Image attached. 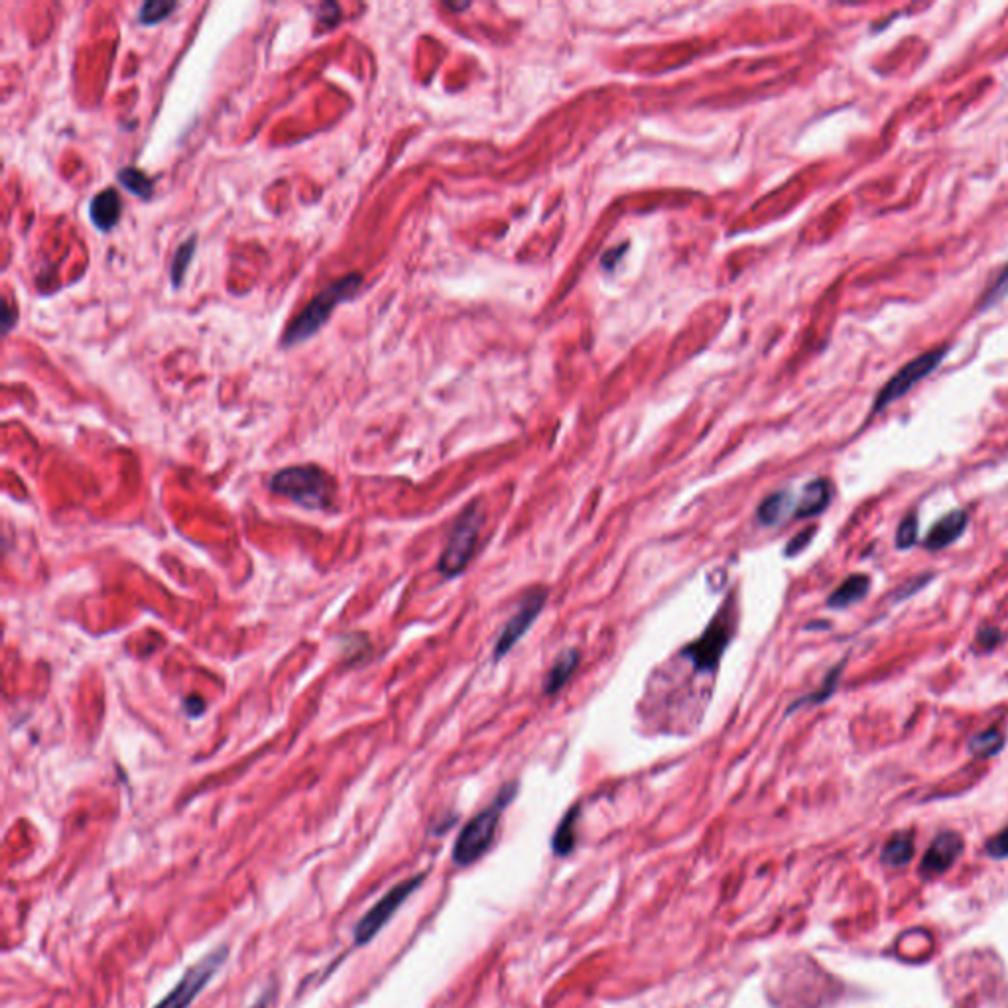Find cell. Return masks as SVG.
<instances>
[{"label": "cell", "mask_w": 1008, "mask_h": 1008, "mask_svg": "<svg viewBox=\"0 0 1008 1008\" xmlns=\"http://www.w3.org/2000/svg\"><path fill=\"white\" fill-rule=\"evenodd\" d=\"M516 792H518L516 782L503 786L499 796L495 798V802L489 808H485L483 812H479L461 829V833L455 841V847H453V863L455 865L469 867L489 851V847L495 841V833H497L504 808L514 800Z\"/></svg>", "instance_id": "1"}, {"label": "cell", "mask_w": 1008, "mask_h": 1008, "mask_svg": "<svg viewBox=\"0 0 1008 1008\" xmlns=\"http://www.w3.org/2000/svg\"><path fill=\"white\" fill-rule=\"evenodd\" d=\"M270 489L304 508L325 510L335 497L333 479L315 465H300L278 471L270 479Z\"/></svg>", "instance_id": "2"}, {"label": "cell", "mask_w": 1008, "mask_h": 1008, "mask_svg": "<svg viewBox=\"0 0 1008 1008\" xmlns=\"http://www.w3.org/2000/svg\"><path fill=\"white\" fill-rule=\"evenodd\" d=\"M361 286H363V276L355 272V274H349V276L337 280L329 288H325L317 298L312 300V304L306 306V310L290 323V327L286 329V333L282 337V345L292 347L296 343L310 339L323 323H327L331 312L341 302L355 296Z\"/></svg>", "instance_id": "3"}, {"label": "cell", "mask_w": 1008, "mask_h": 1008, "mask_svg": "<svg viewBox=\"0 0 1008 1008\" xmlns=\"http://www.w3.org/2000/svg\"><path fill=\"white\" fill-rule=\"evenodd\" d=\"M483 524H485V512L479 501H473L463 508V512L457 516L451 528L447 546L441 554L438 564L441 575L455 577L469 566V562L475 556Z\"/></svg>", "instance_id": "4"}, {"label": "cell", "mask_w": 1008, "mask_h": 1008, "mask_svg": "<svg viewBox=\"0 0 1008 1008\" xmlns=\"http://www.w3.org/2000/svg\"><path fill=\"white\" fill-rule=\"evenodd\" d=\"M229 957V947L219 945L201 957L193 967H189L180 979V983L154 1008H189L197 999V995L205 989V985L213 979V975L223 967Z\"/></svg>", "instance_id": "5"}, {"label": "cell", "mask_w": 1008, "mask_h": 1008, "mask_svg": "<svg viewBox=\"0 0 1008 1008\" xmlns=\"http://www.w3.org/2000/svg\"><path fill=\"white\" fill-rule=\"evenodd\" d=\"M945 355H947V347H938V349L926 351L920 357L906 363L894 377L882 386V390L875 400V406H873V414H879L892 402L906 396L924 378L930 377L942 365Z\"/></svg>", "instance_id": "6"}, {"label": "cell", "mask_w": 1008, "mask_h": 1008, "mask_svg": "<svg viewBox=\"0 0 1008 1008\" xmlns=\"http://www.w3.org/2000/svg\"><path fill=\"white\" fill-rule=\"evenodd\" d=\"M426 879V873L422 875H416L408 881H402L400 884H396L394 888H390L377 904L357 922L355 926V944L357 945H367L378 932L390 922V918L396 914V910L410 898L412 892H416L422 882Z\"/></svg>", "instance_id": "7"}, {"label": "cell", "mask_w": 1008, "mask_h": 1008, "mask_svg": "<svg viewBox=\"0 0 1008 1008\" xmlns=\"http://www.w3.org/2000/svg\"><path fill=\"white\" fill-rule=\"evenodd\" d=\"M733 625L725 619V613L713 617L707 629L701 632L697 640L684 648V658H688L699 672H715L725 650L731 644Z\"/></svg>", "instance_id": "8"}, {"label": "cell", "mask_w": 1008, "mask_h": 1008, "mask_svg": "<svg viewBox=\"0 0 1008 1008\" xmlns=\"http://www.w3.org/2000/svg\"><path fill=\"white\" fill-rule=\"evenodd\" d=\"M546 599H548V591L542 589V587L530 589L524 595V599L516 607L514 615L508 619V623L504 625L503 632L499 634V640H497V646H495V660L504 658L508 654V650L518 644V640L526 634V630L532 627V623L542 613V609L546 605Z\"/></svg>", "instance_id": "9"}, {"label": "cell", "mask_w": 1008, "mask_h": 1008, "mask_svg": "<svg viewBox=\"0 0 1008 1008\" xmlns=\"http://www.w3.org/2000/svg\"><path fill=\"white\" fill-rule=\"evenodd\" d=\"M963 853V839L953 833V831H945V833H940L930 849L926 851L922 863H920V873L922 877L926 879H934L938 875H944L945 871H949L955 861L959 859V855Z\"/></svg>", "instance_id": "10"}, {"label": "cell", "mask_w": 1008, "mask_h": 1008, "mask_svg": "<svg viewBox=\"0 0 1008 1008\" xmlns=\"http://www.w3.org/2000/svg\"><path fill=\"white\" fill-rule=\"evenodd\" d=\"M969 524V514L961 508L947 512L942 516L926 534L924 538V548L930 552H940L947 546H951L955 540H959Z\"/></svg>", "instance_id": "11"}, {"label": "cell", "mask_w": 1008, "mask_h": 1008, "mask_svg": "<svg viewBox=\"0 0 1008 1008\" xmlns=\"http://www.w3.org/2000/svg\"><path fill=\"white\" fill-rule=\"evenodd\" d=\"M123 213V199L117 189H103L91 201L89 215L99 231H111Z\"/></svg>", "instance_id": "12"}, {"label": "cell", "mask_w": 1008, "mask_h": 1008, "mask_svg": "<svg viewBox=\"0 0 1008 1008\" xmlns=\"http://www.w3.org/2000/svg\"><path fill=\"white\" fill-rule=\"evenodd\" d=\"M869 589H871V577L865 573H853L827 597V607L847 609L855 603H861L869 595Z\"/></svg>", "instance_id": "13"}, {"label": "cell", "mask_w": 1008, "mask_h": 1008, "mask_svg": "<svg viewBox=\"0 0 1008 1008\" xmlns=\"http://www.w3.org/2000/svg\"><path fill=\"white\" fill-rule=\"evenodd\" d=\"M831 495H833V487H831V483L827 479H816V481L808 483L804 487V493H802L800 501H798L796 508H794V516L798 520L810 518V516H818L831 504Z\"/></svg>", "instance_id": "14"}, {"label": "cell", "mask_w": 1008, "mask_h": 1008, "mask_svg": "<svg viewBox=\"0 0 1008 1008\" xmlns=\"http://www.w3.org/2000/svg\"><path fill=\"white\" fill-rule=\"evenodd\" d=\"M579 660H581V654L575 648L564 650L556 658V662L552 664V668L546 674L544 692L548 693V695L560 692L567 682H569V678L575 674V670L579 666Z\"/></svg>", "instance_id": "15"}, {"label": "cell", "mask_w": 1008, "mask_h": 1008, "mask_svg": "<svg viewBox=\"0 0 1008 1008\" xmlns=\"http://www.w3.org/2000/svg\"><path fill=\"white\" fill-rule=\"evenodd\" d=\"M912 857H914V835L910 831L894 833L882 849V863L888 867H902L910 863Z\"/></svg>", "instance_id": "16"}, {"label": "cell", "mask_w": 1008, "mask_h": 1008, "mask_svg": "<svg viewBox=\"0 0 1008 1008\" xmlns=\"http://www.w3.org/2000/svg\"><path fill=\"white\" fill-rule=\"evenodd\" d=\"M790 508H792V495H790V491H778V493L768 495L762 503L758 504L756 516H758L760 524H764V526H776V524H780L786 518V514L790 512Z\"/></svg>", "instance_id": "17"}, {"label": "cell", "mask_w": 1008, "mask_h": 1008, "mask_svg": "<svg viewBox=\"0 0 1008 1008\" xmlns=\"http://www.w3.org/2000/svg\"><path fill=\"white\" fill-rule=\"evenodd\" d=\"M1007 739L997 727H989L977 735L971 737L969 741V753L977 758H991L999 755L1005 747Z\"/></svg>", "instance_id": "18"}, {"label": "cell", "mask_w": 1008, "mask_h": 1008, "mask_svg": "<svg viewBox=\"0 0 1008 1008\" xmlns=\"http://www.w3.org/2000/svg\"><path fill=\"white\" fill-rule=\"evenodd\" d=\"M577 819H579V806H573L569 812H567L564 819L560 821L556 833H554V839H552V849L556 855L560 857H566L573 847H575V825H577Z\"/></svg>", "instance_id": "19"}, {"label": "cell", "mask_w": 1008, "mask_h": 1008, "mask_svg": "<svg viewBox=\"0 0 1008 1008\" xmlns=\"http://www.w3.org/2000/svg\"><path fill=\"white\" fill-rule=\"evenodd\" d=\"M843 666H845V662H841L839 666H835V668H833V670L825 676V680H823V684L819 686L818 692L810 693V695H806V697L798 699V701L790 707V711H792V709H798V707H802V705H816V703H823V701H827V699L835 693V690H837V684H839V678H841Z\"/></svg>", "instance_id": "20"}, {"label": "cell", "mask_w": 1008, "mask_h": 1008, "mask_svg": "<svg viewBox=\"0 0 1008 1008\" xmlns=\"http://www.w3.org/2000/svg\"><path fill=\"white\" fill-rule=\"evenodd\" d=\"M178 8L176 2L172 0H148L140 8V22L152 26L162 20H166L174 10Z\"/></svg>", "instance_id": "21"}, {"label": "cell", "mask_w": 1008, "mask_h": 1008, "mask_svg": "<svg viewBox=\"0 0 1008 1008\" xmlns=\"http://www.w3.org/2000/svg\"><path fill=\"white\" fill-rule=\"evenodd\" d=\"M119 182L125 186L130 193L138 195V197H150L152 193V188H154V182L140 170L136 168H126V170H121L119 174Z\"/></svg>", "instance_id": "22"}, {"label": "cell", "mask_w": 1008, "mask_h": 1008, "mask_svg": "<svg viewBox=\"0 0 1008 1008\" xmlns=\"http://www.w3.org/2000/svg\"><path fill=\"white\" fill-rule=\"evenodd\" d=\"M918 530H920L918 514L916 512L906 514L902 518V522L898 524V530H896V548L898 550H910L912 546H916V542H918Z\"/></svg>", "instance_id": "23"}, {"label": "cell", "mask_w": 1008, "mask_h": 1008, "mask_svg": "<svg viewBox=\"0 0 1008 1008\" xmlns=\"http://www.w3.org/2000/svg\"><path fill=\"white\" fill-rule=\"evenodd\" d=\"M1008 296V266H1005V270L995 278V282L987 288V292L983 294L981 298V304H979V310L985 312L993 306H997L999 302H1003Z\"/></svg>", "instance_id": "24"}, {"label": "cell", "mask_w": 1008, "mask_h": 1008, "mask_svg": "<svg viewBox=\"0 0 1008 1008\" xmlns=\"http://www.w3.org/2000/svg\"><path fill=\"white\" fill-rule=\"evenodd\" d=\"M195 245L197 241L191 237L188 239L178 251H176V256H174V262H172V282L174 286H180L182 280H184V274L188 270L189 262L193 258V252H195Z\"/></svg>", "instance_id": "25"}, {"label": "cell", "mask_w": 1008, "mask_h": 1008, "mask_svg": "<svg viewBox=\"0 0 1008 1008\" xmlns=\"http://www.w3.org/2000/svg\"><path fill=\"white\" fill-rule=\"evenodd\" d=\"M1003 632L997 627H983V629L977 632L975 636V644L981 652H989V650H995L1001 642H1003Z\"/></svg>", "instance_id": "26"}, {"label": "cell", "mask_w": 1008, "mask_h": 1008, "mask_svg": "<svg viewBox=\"0 0 1008 1008\" xmlns=\"http://www.w3.org/2000/svg\"><path fill=\"white\" fill-rule=\"evenodd\" d=\"M987 853L993 857V859H1007L1008 857V825L999 831L995 837H991L985 845Z\"/></svg>", "instance_id": "27"}, {"label": "cell", "mask_w": 1008, "mask_h": 1008, "mask_svg": "<svg viewBox=\"0 0 1008 1008\" xmlns=\"http://www.w3.org/2000/svg\"><path fill=\"white\" fill-rule=\"evenodd\" d=\"M814 536H816V526H810V528L802 530L798 536H794V538L788 542L786 556H790V558H792V556L800 554V552H802V550H804V548L812 542V538H814Z\"/></svg>", "instance_id": "28"}, {"label": "cell", "mask_w": 1008, "mask_h": 1008, "mask_svg": "<svg viewBox=\"0 0 1008 1008\" xmlns=\"http://www.w3.org/2000/svg\"><path fill=\"white\" fill-rule=\"evenodd\" d=\"M930 579H932V575H930V577H928V575H922V577H918V579H910V581H908L902 589H898V591H906L900 599H906V597H910L912 593H918V589H922V587H924ZM900 599H898V601H900Z\"/></svg>", "instance_id": "29"}, {"label": "cell", "mask_w": 1008, "mask_h": 1008, "mask_svg": "<svg viewBox=\"0 0 1008 1008\" xmlns=\"http://www.w3.org/2000/svg\"><path fill=\"white\" fill-rule=\"evenodd\" d=\"M252 1008H266V999H262L260 1003H256Z\"/></svg>", "instance_id": "30"}]
</instances>
